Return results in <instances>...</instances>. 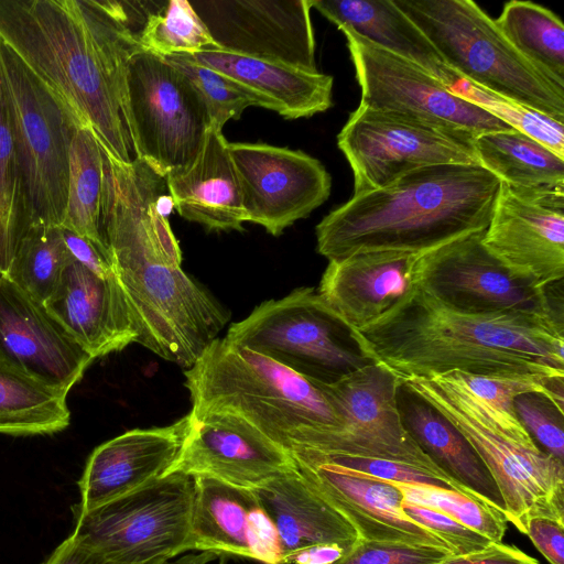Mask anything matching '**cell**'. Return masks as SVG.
<instances>
[{"label":"cell","instance_id":"6da1fadb","mask_svg":"<svg viewBox=\"0 0 564 564\" xmlns=\"http://www.w3.org/2000/svg\"><path fill=\"white\" fill-rule=\"evenodd\" d=\"M0 40L88 126L122 164L137 154L126 74L143 50L123 1L0 0Z\"/></svg>","mask_w":564,"mask_h":564},{"label":"cell","instance_id":"7a4b0ae2","mask_svg":"<svg viewBox=\"0 0 564 564\" xmlns=\"http://www.w3.org/2000/svg\"><path fill=\"white\" fill-rule=\"evenodd\" d=\"M366 354L400 381L449 371L564 380L563 323L452 310L421 288L355 329Z\"/></svg>","mask_w":564,"mask_h":564},{"label":"cell","instance_id":"3957f363","mask_svg":"<svg viewBox=\"0 0 564 564\" xmlns=\"http://www.w3.org/2000/svg\"><path fill=\"white\" fill-rule=\"evenodd\" d=\"M500 184L478 164L409 172L326 215L316 226L317 252L328 261L368 251L424 253L487 229Z\"/></svg>","mask_w":564,"mask_h":564},{"label":"cell","instance_id":"277c9868","mask_svg":"<svg viewBox=\"0 0 564 564\" xmlns=\"http://www.w3.org/2000/svg\"><path fill=\"white\" fill-rule=\"evenodd\" d=\"M184 376L193 413L235 414L286 451L300 433L343 426L317 384L226 338L214 339Z\"/></svg>","mask_w":564,"mask_h":564},{"label":"cell","instance_id":"5b68a950","mask_svg":"<svg viewBox=\"0 0 564 564\" xmlns=\"http://www.w3.org/2000/svg\"><path fill=\"white\" fill-rule=\"evenodd\" d=\"M467 440L494 478L505 517L524 534L533 518L564 524V462L544 452L524 427L500 424L448 373L401 381Z\"/></svg>","mask_w":564,"mask_h":564},{"label":"cell","instance_id":"8992f818","mask_svg":"<svg viewBox=\"0 0 564 564\" xmlns=\"http://www.w3.org/2000/svg\"><path fill=\"white\" fill-rule=\"evenodd\" d=\"M462 80L564 123V88L530 64L471 0H394Z\"/></svg>","mask_w":564,"mask_h":564},{"label":"cell","instance_id":"52a82bcc","mask_svg":"<svg viewBox=\"0 0 564 564\" xmlns=\"http://www.w3.org/2000/svg\"><path fill=\"white\" fill-rule=\"evenodd\" d=\"M225 338L313 383H334L375 362L356 330L313 288H299L282 299L261 303L231 324Z\"/></svg>","mask_w":564,"mask_h":564},{"label":"cell","instance_id":"ba28073f","mask_svg":"<svg viewBox=\"0 0 564 564\" xmlns=\"http://www.w3.org/2000/svg\"><path fill=\"white\" fill-rule=\"evenodd\" d=\"M0 74L24 175L29 229L61 227L67 205L70 145L85 123L1 40Z\"/></svg>","mask_w":564,"mask_h":564},{"label":"cell","instance_id":"9c48e42d","mask_svg":"<svg viewBox=\"0 0 564 564\" xmlns=\"http://www.w3.org/2000/svg\"><path fill=\"white\" fill-rule=\"evenodd\" d=\"M194 479L171 474L95 509L72 507L73 535L111 564H165L186 553Z\"/></svg>","mask_w":564,"mask_h":564},{"label":"cell","instance_id":"30bf717a","mask_svg":"<svg viewBox=\"0 0 564 564\" xmlns=\"http://www.w3.org/2000/svg\"><path fill=\"white\" fill-rule=\"evenodd\" d=\"M137 330V343L188 369L229 315L181 265L135 261L112 268Z\"/></svg>","mask_w":564,"mask_h":564},{"label":"cell","instance_id":"8fae6325","mask_svg":"<svg viewBox=\"0 0 564 564\" xmlns=\"http://www.w3.org/2000/svg\"><path fill=\"white\" fill-rule=\"evenodd\" d=\"M315 384L337 410L343 426L335 432H303L292 440L289 452L388 459L454 481L405 429L398 404L401 381L387 368L373 362L334 383Z\"/></svg>","mask_w":564,"mask_h":564},{"label":"cell","instance_id":"7c38bea8","mask_svg":"<svg viewBox=\"0 0 564 564\" xmlns=\"http://www.w3.org/2000/svg\"><path fill=\"white\" fill-rule=\"evenodd\" d=\"M126 91L137 159L162 176L191 165L212 122L188 79L164 57L140 50L128 62Z\"/></svg>","mask_w":564,"mask_h":564},{"label":"cell","instance_id":"4fadbf2b","mask_svg":"<svg viewBox=\"0 0 564 564\" xmlns=\"http://www.w3.org/2000/svg\"><path fill=\"white\" fill-rule=\"evenodd\" d=\"M476 137L362 105L337 135L354 174V195L381 188L429 166L478 164Z\"/></svg>","mask_w":564,"mask_h":564},{"label":"cell","instance_id":"5bb4252c","mask_svg":"<svg viewBox=\"0 0 564 564\" xmlns=\"http://www.w3.org/2000/svg\"><path fill=\"white\" fill-rule=\"evenodd\" d=\"M485 230L421 253L415 285L462 313L524 314L563 323V304H556L552 286L541 289L516 278L484 246Z\"/></svg>","mask_w":564,"mask_h":564},{"label":"cell","instance_id":"9a60e30c","mask_svg":"<svg viewBox=\"0 0 564 564\" xmlns=\"http://www.w3.org/2000/svg\"><path fill=\"white\" fill-rule=\"evenodd\" d=\"M347 40L362 106L415 118L474 137L512 128L467 99L430 72L392 54L348 29Z\"/></svg>","mask_w":564,"mask_h":564},{"label":"cell","instance_id":"2e32d148","mask_svg":"<svg viewBox=\"0 0 564 564\" xmlns=\"http://www.w3.org/2000/svg\"><path fill=\"white\" fill-rule=\"evenodd\" d=\"M228 148L239 181L245 223L280 236L329 197V173L303 151L246 142L228 143Z\"/></svg>","mask_w":564,"mask_h":564},{"label":"cell","instance_id":"e0dca14e","mask_svg":"<svg viewBox=\"0 0 564 564\" xmlns=\"http://www.w3.org/2000/svg\"><path fill=\"white\" fill-rule=\"evenodd\" d=\"M482 243L516 278L541 289L564 276V192L500 184Z\"/></svg>","mask_w":564,"mask_h":564},{"label":"cell","instance_id":"ac0fdd59","mask_svg":"<svg viewBox=\"0 0 564 564\" xmlns=\"http://www.w3.org/2000/svg\"><path fill=\"white\" fill-rule=\"evenodd\" d=\"M219 51L318 72L313 0H189Z\"/></svg>","mask_w":564,"mask_h":564},{"label":"cell","instance_id":"d6986e66","mask_svg":"<svg viewBox=\"0 0 564 564\" xmlns=\"http://www.w3.org/2000/svg\"><path fill=\"white\" fill-rule=\"evenodd\" d=\"M188 415L182 446L163 476L208 477L252 491L296 469L289 451L243 419L226 412Z\"/></svg>","mask_w":564,"mask_h":564},{"label":"cell","instance_id":"ffe728a7","mask_svg":"<svg viewBox=\"0 0 564 564\" xmlns=\"http://www.w3.org/2000/svg\"><path fill=\"white\" fill-rule=\"evenodd\" d=\"M290 453L306 482L348 521L359 540L451 551L440 536L404 514L403 495L392 481L347 471L311 451Z\"/></svg>","mask_w":564,"mask_h":564},{"label":"cell","instance_id":"44dd1931","mask_svg":"<svg viewBox=\"0 0 564 564\" xmlns=\"http://www.w3.org/2000/svg\"><path fill=\"white\" fill-rule=\"evenodd\" d=\"M0 360L67 394L94 358L44 304L0 273Z\"/></svg>","mask_w":564,"mask_h":564},{"label":"cell","instance_id":"7402d4cb","mask_svg":"<svg viewBox=\"0 0 564 564\" xmlns=\"http://www.w3.org/2000/svg\"><path fill=\"white\" fill-rule=\"evenodd\" d=\"M189 415L175 423L127 431L97 446L78 480L82 511L134 491L163 476L175 459L188 429Z\"/></svg>","mask_w":564,"mask_h":564},{"label":"cell","instance_id":"603a6c76","mask_svg":"<svg viewBox=\"0 0 564 564\" xmlns=\"http://www.w3.org/2000/svg\"><path fill=\"white\" fill-rule=\"evenodd\" d=\"M44 306L94 359L137 343L131 313L115 274L100 276L72 260Z\"/></svg>","mask_w":564,"mask_h":564},{"label":"cell","instance_id":"cb8c5ba5","mask_svg":"<svg viewBox=\"0 0 564 564\" xmlns=\"http://www.w3.org/2000/svg\"><path fill=\"white\" fill-rule=\"evenodd\" d=\"M419 256L386 250L328 261L317 291L347 325L360 329L415 289L414 267Z\"/></svg>","mask_w":564,"mask_h":564},{"label":"cell","instance_id":"d4e9b609","mask_svg":"<svg viewBox=\"0 0 564 564\" xmlns=\"http://www.w3.org/2000/svg\"><path fill=\"white\" fill-rule=\"evenodd\" d=\"M223 129L212 124L195 161L170 172L166 187L184 219L209 230H243L245 215L238 176Z\"/></svg>","mask_w":564,"mask_h":564},{"label":"cell","instance_id":"484cf974","mask_svg":"<svg viewBox=\"0 0 564 564\" xmlns=\"http://www.w3.org/2000/svg\"><path fill=\"white\" fill-rule=\"evenodd\" d=\"M252 492L278 530L283 561L317 544L334 543L349 552L359 541L355 529L314 491L297 467Z\"/></svg>","mask_w":564,"mask_h":564},{"label":"cell","instance_id":"4316f807","mask_svg":"<svg viewBox=\"0 0 564 564\" xmlns=\"http://www.w3.org/2000/svg\"><path fill=\"white\" fill-rule=\"evenodd\" d=\"M258 95L265 108L285 119L312 117L332 106L333 77L224 51L188 55Z\"/></svg>","mask_w":564,"mask_h":564},{"label":"cell","instance_id":"83f0119b","mask_svg":"<svg viewBox=\"0 0 564 564\" xmlns=\"http://www.w3.org/2000/svg\"><path fill=\"white\" fill-rule=\"evenodd\" d=\"M312 8L339 30H351L379 47L417 64L449 88L462 80L392 0H313Z\"/></svg>","mask_w":564,"mask_h":564},{"label":"cell","instance_id":"f1b7e54d","mask_svg":"<svg viewBox=\"0 0 564 564\" xmlns=\"http://www.w3.org/2000/svg\"><path fill=\"white\" fill-rule=\"evenodd\" d=\"M398 404L405 429L460 491L503 513V500L494 478L458 430L402 384Z\"/></svg>","mask_w":564,"mask_h":564},{"label":"cell","instance_id":"f546056e","mask_svg":"<svg viewBox=\"0 0 564 564\" xmlns=\"http://www.w3.org/2000/svg\"><path fill=\"white\" fill-rule=\"evenodd\" d=\"M194 479V498L186 552H214L250 558L249 513L257 499L252 491L208 477Z\"/></svg>","mask_w":564,"mask_h":564},{"label":"cell","instance_id":"4dcf8cb0","mask_svg":"<svg viewBox=\"0 0 564 564\" xmlns=\"http://www.w3.org/2000/svg\"><path fill=\"white\" fill-rule=\"evenodd\" d=\"M474 148L479 165L511 187L564 192V159L518 130L477 135Z\"/></svg>","mask_w":564,"mask_h":564},{"label":"cell","instance_id":"1f68e13d","mask_svg":"<svg viewBox=\"0 0 564 564\" xmlns=\"http://www.w3.org/2000/svg\"><path fill=\"white\" fill-rule=\"evenodd\" d=\"M66 395L0 360V434L46 435L65 430L70 423Z\"/></svg>","mask_w":564,"mask_h":564},{"label":"cell","instance_id":"d6a6232c","mask_svg":"<svg viewBox=\"0 0 564 564\" xmlns=\"http://www.w3.org/2000/svg\"><path fill=\"white\" fill-rule=\"evenodd\" d=\"M104 165L99 140L88 126H80L69 151L67 205L61 227L89 239L108 254L101 234Z\"/></svg>","mask_w":564,"mask_h":564},{"label":"cell","instance_id":"836d02e7","mask_svg":"<svg viewBox=\"0 0 564 564\" xmlns=\"http://www.w3.org/2000/svg\"><path fill=\"white\" fill-rule=\"evenodd\" d=\"M495 22L530 64L564 88V25L558 17L530 1H510Z\"/></svg>","mask_w":564,"mask_h":564},{"label":"cell","instance_id":"e575fe53","mask_svg":"<svg viewBox=\"0 0 564 564\" xmlns=\"http://www.w3.org/2000/svg\"><path fill=\"white\" fill-rule=\"evenodd\" d=\"M30 227L23 170L18 153L6 87L0 74V273L6 274Z\"/></svg>","mask_w":564,"mask_h":564},{"label":"cell","instance_id":"d590c367","mask_svg":"<svg viewBox=\"0 0 564 564\" xmlns=\"http://www.w3.org/2000/svg\"><path fill=\"white\" fill-rule=\"evenodd\" d=\"M72 260L61 227L31 228L21 238L6 275L44 304Z\"/></svg>","mask_w":564,"mask_h":564},{"label":"cell","instance_id":"8d00e7d4","mask_svg":"<svg viewBox=\"0 0 564 564\" xmlns=\"http://www.w3.org/2000/svg\"><path fill=\"white\" fill-rule=\"evenodd\" d=\"M138 40L143 50L162 57L219 51L187 0L156 3L139 31Z\"/></svg>","mask_w":564,"mask_h":564},{"label":"cell","instance_id":"74e56055","mask_svg":"<svg viewBox=\"0 0 564 564\" xmlns=\"http://www.w3.org/2000/svg\"><path fill=\"white\" fill-rule=\"evenodd\" d=\"M393 484L405 501L440 511L491 542L502 543L508 521L494 507L452 489L419 484Z\"/></svg>","mask_w":564,"mask_h":564},{"label":"cell","instance_id":"f35d334b","mask_svg":"<svg viewBox=\"0 0 564 564\" xmlns=\"http://www.w3.org/2000/svg\"><path fill=\"white\" fill-rule=\"evenodd\" d=\"M181 72L202 97L212 124L223 129L238 120L250 106L265 108L264 101L250 89L219 72L194 62L188 55L164 57Z\"/></svg>","mask_w":564,"mask_h":564},{"label":"cell","instance_id":"ab89813d","mask_svg":"<svg viewBox=\"0 0 564 564\" xmlns=\"http://www.w3.org/2000/svg\"><path fill=\"white\" fill-rule=\"evenodd\" d=\"M446 373L482 402L501 424L508 426L522 425L516 414L513 401L523 393H540L564 410V380L540 377H485L460 371Z\"/></svg>","mask_w":564,"mask_h":564},{"label":"cell","instance_id":"60d3db41","mask_svg":"<svg viewBox=\"0 0 564 564\" xmlns=\"http://www.w3.org/2000/svg\"><path fill=\"white\" fill-rule=\"evenodd\" d=\"M452 89L467 99L481 105L512 129L527 134L564 159L563 123L535 110L494 96L467 82L463 86L458 85V88Z\"/></svg>","mask_w":564,"mask_h":564},{"label":"cell","instance_id":"b9f144b4","mask_svg":"<svg viewBox=\"0 0 564 564\" xmlns=\"http://www.w3.org/2000/svg\"><path fill=\"white\" fill-rule=\"evenodd\" d=\"M513 405L521 424L539 447L564 462L563 410L535 392L517 397Z\"/></svg>","mask_w":564,"mask_h":564},{"label":"cell","instance_id":"7bdbcfd3","mask_svg":"<svg viewBox=\"0 0 564 564\" xmlns=\"http://www.w3.org/2000/svg\"><path fill=\"white\" fill-rule=\"evenodd\" d=\"M313 453L341 469L365 477L399 484L430 485L462 492L454 481L402 463L380 458L327 456Z\"/></svg>","mask_w":564,"mask_h":564},{"label":"cell","instance_id":"ee69618b","mask_svg":"<svg viewBox=\"0 0 564 564\" xmlns=\"http://www.w3.org/2000/svg\"><path fill=\"white\" fill-rule=\"evenodd\" d=\"M451 556L441 547L359 540L338 564H440Z\"/></svg>","mask_w":564,"mask_h":564},{"label":"cell","instance_id":"f6af8a7d","mask_svg":"<svg viewBox=\"0 0 564 564\" xmlns=\"http://www.w3.org/2000/svg\"><path fill=\"white\" fill-rule=\"evenodd\" d=\"M404 514L440 536L454 556H465L488 549L494 542L448 516L409 501L402 505Z\"/></svg>","mask_w":564,"mask_h":564},{"label":"cell","instance_id":"bcb514c9","mask_svg":"<svg viewBox=\"0 0 564 564\" xmlns=\"http://www.w3.org/2000/svg\"><path fill=\"white\" fill-rule=\"evenodd\" d=\"M248 545L250 560L262 564H284L278 530L258 500L249 513Z\"/></svg>","mask_w":564,"mask_h":564},{"label":"cell","instance_id":"7dc6e473","mask_svg":"<svg viewBox=\"0 0 564 564\" xmlns=\"http://www.w3.org/2000/svg\"><path fill=\"white\" fill-rule=\"evenodd\" d=\"M218 557L214 552L182 555L165 564H209ZM42 564H111L90 551L73 534L66 538Z\"/></svg>","mask_w":564,"mask_h":564},{"label":"cell","instance_id":"c3c4849f","mask_svg":"<svg viewBox=\"0 0 564 564\" xmlns=\"http://www.w3.org/2000/svg\"><path fill=\"white\" fill-rule=\"evenodd\" d=\"M550 564H564V524L549 518L528 521L525 532Z\"/></svg>","mask_w":564,"mask_h":564},{"label":"cell","instance_id":"681fc988","mask_svg":"<svg viewBox=\"0 0 564 564\" xmlns=\"http://www.w3.org/2000/svg\"><path fill=\"white\" fill-rule=\"evenodd\" d=\"M62 234L75 261L100 276L107 278L115 274L109 256L93 241L65 228H62Z\"/></svg>","mask_w":564,"mask_h":564},{"label":"cell","instance_id":"f907efd6","mask_svg":"<svg viewBox=\"0 0 564 564\" xmlns=\"http://www.w3.org/2000/svg\"><path fill=\"white\" fill-rule=\"evenodd\" d=\"M440 564H540V562L514 545L494 543L482 552L451 556Z\"/></svg>","mask_w":564,"mask_h":564},{"label":"cell","instance_id":"816d5d0a","mask_svg":"<svg viewBox=\"0 0 564 564\" xmlns=\"http://www.w3.org/2000/svg\"><path fill=\"white\" fill-rule=\"evenodd\" d=\"M348 553L338 544H317L292 553L284 564H338Z\"/></svg>","mask_w":564,"mask_h":564}]
</instances>
